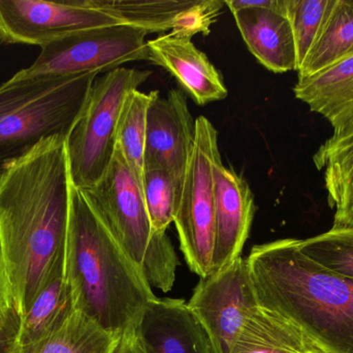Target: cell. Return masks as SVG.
<instances>
[{"label": "cell", "instance_id": "cell-1", "mask_svg": "<svg viewBox=\"0 0 353 353\" xmlns=\"http://www.w3.org/2000/svg\"><path fill=\"white\" fill-rule=\"evenodd\" d=\"M70 187L62 138L45 141L0 175V233L21 319L65 269Z\"/></svg>", "mask_w": 353, "mask_h": 353}, {"label": "cell", "instance_id": "cell-2", "mask_svg": "<svg viewBox=\"0 0 353 353\" xmlns=\"http://www.w3.org/2000/svg\"><path fill=\"white\" fill-rule=\"evenodd\" d=\"M257 304L303 332L323 353H353V280L317 265L284 238L247 257Z\"/></svg>", "mask_w": 353, "mask_h": 353}, {"label": "cell", "instance_id": "cell-3", "mask_svg": "<svg viewBox=\"0 0 353 353\" xmlns=\"http://www.w3.org/2000/svg\"><path fill=\"white\" fill-rule=\"evenodd\" d=\"M64 274L77 310L117 337L132 332L157 298L86 193L72 184Z\"/></svg>", "mask_w": 353, "mask_h": 353}, {"label": "cell", "instance_id": "cell-4", "mask_svg": "<svg viewBox=\"0 0 353 353\" xmlns=\"http://www.w3.org/2000/svg\"><path fill=\"white\" fill-rule=\"evenodd\" d=\"M97 75L10 78L0 86V175L45 141L68 140Z\"/></svg>", "mask_w": 353, "mask_h": 353}, {"label": "cell", "instance_id": "cell-5", "mask_svg": "<svg viewBox=\"0 0 353 353\" xmlns=\"http://www.w3.org/2000/svg\"><path fill=\"white\" fill-rule=\"evenodd\" d=\"M150 75V70L120 66L95 79L84 110L66 140L72 186L90 190L103 178L117 149L124 102Z\"/></svg>", "mask_w": 353, "mask_h": 353}, {"label": "cell", "instance_id": "cell-6", "mask_svg": "<svg viewBox=\"0 0 353 353\" xmlns=\"http://www.w3.org/2000/svg\"><path fill=\"white\" fill-rule=\"evenodd\" d=\"M222 161L218 132L205 116L195 120V141L183 180L175 223L189 269L203 279L212 274L215 245L214 167Z\"/></svg>", "mask_w": 353, "mask_h": 353}, {"label": "cell", "instance_id": "cell-7", "mask_svg": "<svg viewBox=\"0 0 353 353\" xmlns=\"http://www.w3.org/2000/svg\"><path fill=\"white\" fill-rule=\"evenodd\" d=\"M148 35L128 24L74 31L43 46L35 61L12 78L99 74L128 62L149 60Z\"/></svg>", "mask_w": 353, "mask_h": 353}, {"label": "cell", "instance_id": "cell-8", "mask_svg": "<svg viewBox=\"0 0 353 353\" xmlns=\"http://www.w3.org/2000/svg\"><path fill=\"white\" fill-rule=\"evenodd\" d=\"M122 24L87 0H0V44L43 46L74 31Z\"/></svg>", "mask_w": 353, "mask_h": 353}, {"label": "cell", "instance_id": "cell-9", "mask_svg": "<svg viewBox=\"0 0 353 353\" xmlns=\"http://www.w3.org/2000/svg\"><path fill=\"white\" fill-rule=\"evenodd\" d=\"M187 304L207 330L215 352H230L241 325L259 307L247 259L240 256L201 279Z\"/></svg>", "mask_w": 353, "mask_h": 353}, {"label": "cell", "instance_id": "cell-10", "mask_svg": "<svg viewBox=\"0 0 353 353\" xmlns=\"http://www.w3.org/2000/svg\"><path fill=\"white\" fill-rule=\"evenodd\" d=\"M84 192L112 236L141 269L152 228L142 188L119 149L103 178Z\"/></svg>", "mask_w": 353, "mask_h": 353}, {"label": "cell", "instance_id": "cell-11", "mask_svg": "<svg viewBox=\"0 0 353 353\" xmlns=\"http://www.w3.org/2000/svg\"><path fill=\"white\" fill-rule=\"evenodd\" d=\"M228 6L249 51L277 74L298 70L296 43L286 0H232Z\"/></svg>", "mask_w": 353, "mask_h": 353}, {"label": "cell", "instance_id": "cell-12", "mask_svg": "<svg viewBox=\"0 0 353 353\" xmlns=\"http://www.w3.org/2000/svg\"><path fill=\"white\" fill-rule=\"evenodd\" d=\"M87 3L122 24L148 33L171 30L190 39L197 33L208 35L225 6L220 0H87Z\"/></svg>", "mask_w": 353, "mask_h": 353}, {"label": "cell", "instance_id": "cell-13", "mask_svg": "<svg viewBox=\"0 0 353 353\" xmlns=\"http://www.w3.org/2000/svg\"><path fill=\"white\" fill-rule=\"evenodd\" d=\"M195 141L186 97L172 89L165 97L154 91L147 113L144 169L159 168L183 182Z\"/></svg>", "mask_w": 353, "mask_h": 353}, {"label": "cell", "instance_id": "cell-14", "mask_svg": "<svg viewBox=\"0 0 353 353\" xmlns=\"http://www.w3.org/2000/svg\"><path fill=\"white\" fill-rule=\"evenodd\" d=\"M132 332L144 353H216L207 330L180 298L149 302Z\"/></svg>", "mask_w": 353, "mask_h": 353}, {"label": "cell", "instance_id": "cell-15", "mask_svg": "<svg viewBox=\"0 0 353 353\" xmlns=\"http://www.w3.org/2000/svg\"><path fill=\"white\" fill-rule=\"evenodd\" d=\"M214 193L215 245L212 274L241 256L256 209L248 182L234 170L226 168L222 161L214 167Z\"/></svg>", "mask_w": 353, "mask_h": 353}, {"label": "cell", "instance_id": "cell-16", "mask_svg": "<svg viewBox=\"0 0 353 353\" xmlns=\"http://www.w3.org/2000/svg\"><path fill=\"white\" fill-rule=\"evenodd\" d=\"M149 61L163 66L199 105L228 97L221 73L190 39L167 33L147 41Z\"/></svg>", "mask_w": 353, "mask_h": 353}, {"label": "cell", "instance_id": "cell-17", "mask_svg": "<svg viewBox=\"0 0 353 353\" xmlns=\"http://www.w3.org/2000/svg\"><path fill=\"white\" fill-rule=\"evenodd\" d=\"M313 163L323 172L327 202L335 211L333 228H353V120L334 130Z\"/></svg>", "mask_w": 353, "mask_h": 353}, {"label": "cell", "instance_id": "cell-18", "mask_svg": "<svg viewBox=\"0 0 353 353\" xmlns=\"http://www.w3.org/2000/svg\"><path fill=\"white\" fill-rule=\"evenodd\" d=\"M294 95L334 130L353 120V55L307 78L298 79Z\"/></svg>", "mask_w": 353, "mask_h": 353}, {"label": "cell", "instance_id": "cell-19", "mask_svg": "<svg viewBox=\"0 0 353 353\" xmlns=\"http://www.w3.org/2000/svg\"><path fill=\"white\" fill-rule=\"evenodd\" d=\"M228 353H323L290 321L257 307L241 325Z\"/></svg>", "mask_w": 353, "mask_h": 353}, {"label": "cell", "instance_id": "cell-20", "mask_svg": "<svg viewBox=\"0 0 353 353\" xmlns=\"http://www.w3.org/2000/svg\"><path fill=\"white\" fill-rule=\"evenodd\" d=\"M76 310L72 288L63 271L41 290L21 319L14 350L45 339L59 330Z\"/></svg>", "mask_w": 353, "mask_h": 353}, {"label": "cell", "instance_id": "cell-21", "mask_svg": "<svg viewBox=\"0 0 353 353\" xmlns=\"http://www.w3.org/2000/svg\"><path fill=\"white\" fill-rule=\"evenodd\" d=\"M121 339L76 310L59 330L14 353H116Z\"/></svg>", "mask_w": 353, "mask_h": 353}, {"label": "cell", "instance_id": "cell-22", "mask_svg": "<svg viewBox=\"0 0 353 353\" xmlns=\"http://www.w3.org/2000/svg\"><path fill=\"white\" fill-rule=\"evenodd\" d=\"M353 55V0H335L321 33L298 70L299 79Z\"/></svg>", "mask_w": 353, "mask_h": 353}, {"label": "cell", "instance_id": "cell-23", "mask_svg": "<svg viewBox=\"0 0 353 353\" xmlns=\"http://www.w3.org/2000/svg\"><path fill=\"white\" fill-rule=\"evenodd\" d=\"M154 91L149 93L134 90L128 95L122 107L117 128V149L128 164L137 182L143 186L147 113Z\"/></svg>", "mask_w": 353, "mask_h": 353}, {"label": "cell", "instance_id": "cell-24", "mask_svg": "<svg viewBox=\"0 0 353 353\" xmlns=\"http://www.w3.org/2000/svg\"><path fill=\"white\" fill-rule=\"evenodd\" d=\"M183 182L165 169L147 168L142 192L153 232L167 231L174 223Z\"/></svg>", "mask_w": 353, "mask_h": 353}, {"label": "cell", "instance_id": "cell-25", "mask_svg": "<svg viewBox=\"0 0 353 353\" xmlns=\"http://www.w3.org/2000/svg\"><path fill=\"white\" fill-rule=\"evenodd\" d=\"M299 248L317 265L353 280V228H332L319 236L299 240Z\"/></svg>", "mask_w": 353, "mask_h": 353}, {"label": "cell", "instance_id": "cell-26", "mask_svg": "<svg viewBox=\"0 0 353 353\" xmlns=\"http://www.w3.org/2000/svg\"><path fill=\"white\" fill-rule=\"evenodd\" d=\"M335 0H286L296 43L298 70L316 41Z\"/></svg>", "mask_w": 353, "mask_h": 353}, {"label": "cell", "instance_id": "cell-27", "mask_svg": "<svg viewBox=\"0 0 353 353\" xmlns=\"http://www.w3.org/2000/svg\"><path fill=\"white\" fill-rule=\"evenodd\" d=\"M179 259L167 231L153 232L141 265V271L151 288L171 292Z\"/></svg>", "mask_w": 353, "mask_h": 353}, {"label": "cell", "instance_id": "cell-28", "mask_svg": "<svg viewBox=\"0 0 353 353\" xmlns=\"http://www.w3.org/2000/svg\"><path fill=\"white\" fill-rule=\"evenodd\" d=\"M0 321L19 333L21 318L14 308L12 283L0 233Z\"/></svg>", "mask_w": 353, "mask_h": 353}, {"label": "cell", "instance_id": "cell-29", "mask_svg": "<svg viewBox=\"0 0 353 353\" xmlns=\"http://www.w3.org/2000/svg\"><path fill=\"white\" fill-rule=\"evenodd\" d=\"M18 333L0 321V353H14Z\"/></svg>", "mask_w": 353, "mask_h": 353}, {"label": "cell", "instance_id": "cell-30", "mask_svg": "<svg viewBox=\"0 0 353 353\" xmlns=\"http://www.w3.org/2000/svg\"><path fill=\"white\" fill-rule=\"evenodd\" d=\"M116 353H144L139 346L138 341L134 337V332H130L123 336L120 342L119 347H118Z\"/></svg>", "mask_w": 353, "mask_h": 353}]
</instances>
